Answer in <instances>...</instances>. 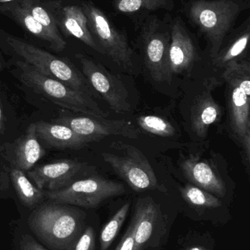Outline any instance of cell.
<instances>
[{"label": "cell", "instance_id": "cell-10", "mask_svg": "<svg viewBox=\"0 0 250 250\" xmlns=\"http://www.w3.org/2000/svg\"><path fill=\"white\" fill-rule=\"evenodd\" d=\"M136 222L135 250H162L168 236V220L150 197L139 198L133 213Z\"/></svg>", "mask_w": 250, "mask_h": 250}, {"label": "cell", "instance_id": "cell-12", "mask_svg": "<svg viewBox=\"0 0 250 250\" xmlns=\"http://www.w3.org/2000/svg\"><path fill=\"white\" fill-rule=\"evenodd\" d=\"M55 123L68 126L88 143L99 141L111 135L136 139L139 135V129L131 122L107 120L105 117L95 116L63 117L56 120Z\"/></svg>", "mask_w": 250, "mask_h": 250}, {"label": "cell", "instance_id": "cell-24", "mask_svg": "<svg viewBox=\"0 0 250 250\" xmlns=\"http://www.w3.org/2000/svg\"><path fill=\"white\" fill-rule=\"evenodd\" d=\"M0 11L7 13L9 16H11L29 33L48 42L53 50L58 52V48L53 38L47 33L44 28L19 4L17 1L2 4V6L0 7Z\"/></svg>", "mask_w": 250, "mask_h": 250}, {"label": "cell", "instance_id": "cell-22", "mask_svg": "<svg viewBox=\"0 0 250 250\" xmlns=\"http://www.w3.org/2000/svg\"><path fill=\"white\" fill-rule=\"evenodd\" d=\"M19 4L27 11L53 38L58 52L66 48L67 42L60 35L57 23L49 10L39 0H18Z\"/></svg>", "mask_w": 250, "mask_h": 250}, {"label": "cell", "instance_id": "cell-7", "mask_svg": "<svg viewBox=\"0 0 250 250\" xmlns=\"http://www.w3.org/2000/svg\"><path fill=\"white\" fill-rule=\"evenodd\" d=\"M6 41L23 62L38 73L57 79L72 89L92 97L89 82L72 63L15 37H8Z\"/></svg>", "mask_w": 250, "mask_h": 250}, {"label": "cell", "instance_id": "cell-8", "mask_svg": "<svg viewBox=\"0 0 250 250\" xmlns=\"http://www.w3.org/2000/svg\"><path fill=\"white\" fill-rule=\"evenodd\" d=\"M113 151L102 153V157L116 174L136 192L159 188L152 166L140 150L123 142H114Z\"/></svg>", "mask_w": 250, "mask_h": 250}, {"label": "cell", "instance_id": "cell-19", "mask_svg": "<svg viewBox=\"0 0 250 250\" xmlns=\"http://www.w3.org/2000/svg\"><path fill=\"white\" fill-rule=\"evenodd\" d=\"M35 124L38 138L53 148L77 150L88 144L66 125L42 121Z\"/></svg>", "mask_w": 250, "mask_h": 250}, {"label": "cell", "instance_id": "cell-9", "mask_svg": "<svg viewBox=\"0 0 250 250\" xmlns=\"http://www.w3.org/2000/svg\"><path fill=\"white\" fill-rule=\"evenodd\" d=\"M45 192L50 201L79 208H95L110 198L123 195L126 189L120 182L92 176L76 181L63 189Z\"/></svg>", "mask_w": 250, "mask_h": 250}, {"label": "cell", "instance_id": "cell-20", "mask_svg": "<svg viewBox=\"0 0 250 250\" xmlns=\"http://www.w3.org/2000/svg\"><path fill=\"white\" fill-rule=\"evenodd\" d=\"M221 107L214 101L209 92L198 97L191 111L192 129L200 138H205L208 128L221 119Z\"/></svg>", "mask_w": 250, "mask_h": 250}, {"label": "cell", "instance_id": "cell-23", "mask_svg": "<svg viewBox=\"0 0 250 250\" xmlns=\"http://www.w3.org/2000/svg\"><path fill=\"white\" fill-rule=\"evenodd\" d=\"M10 179L19 201L26 208L34 209L46 198V192L32 185L22 170L12 167Z\"/></svg>", "mask_w": 250, "mask_h": 250}, {"label": "cell", "instance_id": "cell-26", "mask_svg": "<svg viewBox=\"0 0 250 250\" xmlns=\"http://www.w3.org/2000/svg\"><path fill=\"white\" fill-rule=\"evenodd\" d=\"M130 206L129 202L122 206L103 227L100 233V250H107L110 248L118 235L123 223L126 221Z\"/></svg>", "mask_w": 250, "mask_h": 250}, {"label": "cell", "instance_id": "cell-31", "mask_svg": "<svg viewBox=\"0 0 250 250\" xmlns=\"http://www.w3.org/2000/svg\"><path fill=\"white\" fill-rule=\"evenodd\" d=\"M16 250H48L40 244L32 235L23 233L19 236Z\"/></svg>", "mask_w": 250, "mask_h": 250}, {"label": "cell", "instance_id": "cell-32", "mask_svg": "<svg viewBox=\"0 0 250 250\" xmlns=\"http://www.w3.org/2000/svg\"><path fill=\"white\" fill-rule=\"evenodd\" d=\"M4 126L2 111H1V107H0V135L2 134L3 131H4Z\"/></svg>", "mask_w": 250, "mask_h": 250}, {"label": "cell", "instance_id": "cell-3", "mask_svg": "<svg viewBox=\"0 0 250 250\" xmlns=\"http://www.w3.org/2000/svg\"><path fill=\"white\" fill-rule=\"evenodd\" d=\"M226 83L228 121L233 137L242 148L245 165L250 158V62L242 60L223 69Z\"/></svg>", "mask_w": 250, "mask_h": 250}, {"label": "cell", "instance_id": "cell-2", "mask_svg": "<svg viewBox=\"0 0 250 250\" xmlns=\"http://www.w3.org/2000/svg\"><path fill=\"white\" fill-rule=\"evenodd\" d=\"M86 218L79 207L48 200L32 209L27 224L48 250H73L86 227Z\"/></svg>", "mask_w": 250, "mask_h": 250}, {"label": "cell", "instance_id": "cell-30", "mask_svg": "<svg viewBox=\"0 0 250 250\" xmlns=\"http://www.w3.org/2000/svg\"><path fill=\"white\" fill-rule=\"evenodd\" d=\"M135 229H136V222L132 216L129 228L114 250H135Z\"/></svg>", "mask_w": 250, "mask_h": 250}, {"label": "cell", "instance_id": "cell-17", "mask_svg": "<svg viewBox=\"0 0 250 250\" xmlns=\"http://www.w3.org/2000/svg\"><path fill=\"white\" fill-rule=\"evenodd\" d=\"M114 13L126 16L139 28L148 16L159 10L170 13L174 10V0H110Z\"/></svg>", "mask_w": 250, "mask_h": 250}, {"label": "cell", "instance_id": "cell-13", "mask_svg": "<svg viewBox=\"0 0 250 250\" xmlns=\"http://www.w3.org/2000/svg\"><path fill=\"white\" fill-rule=\"evenodd\" d=\"M199 60L200 47L196 35L186 26L182 16H175L171 19L169 48L170 75L189 71Z\"/></svg>", "mask_w": 250, "mask_h": 250}, {"label": "cell", "instance_id": "cell-14", "mask_svg": "<svg viewBox=\"0 0 250 250\" xmlns=\"http://www.w3.org/2000/svg\"><path fill=\"white\" fill-rule=\"evenodd\" d=\"M86 164L73 160H61L43 165L28 172L27 176L37 188L45 191H56L67 188L83 171Z\"/></svg>", "mask_w": 250, "mask_h": 250}, {"label": "cell", "instance_id": "cell-21", "mask_svg": "<svg viewBox=\"0 0 250 250\" xmlns=\"http://www.w3.org/2000/svg\"><path fill=\"white\" fill-rule=\"evenodd\" d=\"M45 154L43 147L38 142L35 124L29 125L26 133L19 138L15 144L13 150L14 167L28 171L30 170Z\"/></svg>", "mask_w": 250, "mask_h": 250}, {"label": "cell", "instance_id": "cell-16", "mask_svg": "<svg viewBox=\"0 0 250 250\" xmlns=\"http://www.w3.org/2000/svg\"><path fill=\"white\" fill-rule=\"evenodd\" d=\"M182 169L192 185L217 196L224 198L226 187L221 176L206 160L191 157L182 163Z\"/></svg>", "mask_w": 250, "mask_h": 250}, {"label": "cell", "instance_id": "cell-25", "mask_svg": "<svg viewBox=\"0 0 250 250\" xmlns=\"http://www.w3.org/2000/svg\"><path fill=\"white\" fill-rule=\"evenodd\" d=\"M180 192L186 204L204 215L209 210L217 209L223 207L220 198L192 184L181 188Z\"/></svg>", "mask_w": 250, "mask_h": 250}, {"label": "cell", "instance_id": "cell-6", "mask_svg": "<svg viewBox=\"0 0 250 250\" xmlns=\"http://www.w3.org/2000/svg\"><path fill=\"white\" fill-rule=\"evenodd\" d=\"M81 6L88 18L90 29L105 55L123 70L133 73L136 68V54L129 45L126 32L119 29L92 1H82Z\"/></svg>", "mask_w": 250, "mask_h": 250}, {"label": "cell", "instance_id": "cell-1", "mask_svg": "<svg viewBox=\"0 0 250 250\" xmlns=\"http://www.w3.org/2000/svg\"><path fill=\"white\" fill-rule=\"evenodd\" d=\"M182 13L189 24L206 41L214 58L241 15L249 10L250 0H182Z\"/></svg>", "mask_w": 250, "mask_h": 250}, {"label": "cell", "instance_id": "cell-28", "mask_svg": "<svg viewBox=\"0 0 250 250\" xmlns=\"http://www.w3.org/2000/svg\"><path fill=\"white\" fill-rule=\"evenodd\" d=\"M139 126L146 132L161 137H171L176 129L167 120L154 115H143L137 118Z\"/></svg>", "mask_w": 250, "mask_h": 250}, {"label": "cell", "instance_id": "cell-29", "mask_svg": "<svg viewBox=\"0 0 250 250\" xmlns=\"http://www.w3.org/2000/svg\"><path fill=\"white\" fill-rule=\"evenodd\" d=\"M73 250H95V232L92 226H86Z\"/></svg>", "mask_w": 250, "mask_h": 250}, {"label": "cell", "instance_id": "cell-11", "mask_svg": "<svg viewBox=\"0 0 250 250\" xmlns=\"http://www.w3.org/2000/svg\"><path fill=\"white\" fill-rule=\"evenodd\" d=\"M76 57L82 65L84 76L110 108L120 114L129 112L132 106L129 92L122 81L86 56L77 54Z\"/></svg>", "mask_w": 250, "mask_h": 250}, {"label": "cell", "instance_id": "cell-4", "mask_svg": "<svg viewBox=\"0 0 250 250\" xmlns=\"http://www.w3.org/2000/svg\"><path fill=\"white\" fill-rule=\"evenodd\" d=\"M18 78L25 86L51 102L74 112L95 117H107L92 97L72 89L63 82L47 77L23 61L16 62Z\"/></svg>", "mask_w": 250, "mask_h": 250}, {"label": "cell", "instance_id": "cell-34", "mask_svg": "<svg viewBox=\"0 0 250 250\" xmlns=\"http://www.w3.org/2000/svg\"><path fill=\"white\" fill-rule=\"evenodd\" d=\"M1 69V57H0V70Z\"/></svg>", "mask_w": 250, "mask_h": 250}, {"label": "cell", "instance_id": "cell-15", "mask_svg": "<svg viewBox=\"0 0 250 250\" xmlns=\"http://www.w3.org/2000/svg\"><path fill=\"white\" fill-rule=\"evenodd\" d=\"M45 7L54 17L57 26L66 33L82 41L94 51L105 55L104 50L98 45L90 29L88 18L82 6H63L59 1L47 3Z\"/></svg>", "mask_w": 250, "mask_h": 250}, {"label": "cell", "instance_id": "cell-5", "mask_svg": "<svg viewBox=\"0 0 250 250\" xmlns=\"http://www.w3.org/2000/svg\"><path fill=\"white\" fill-rule=\"evenodd\" d=\"M171 16L164 19L157 15L148 16L136 32V46L153 79L164 82L171 78L169 70V48L171 38Z\"/></svg>", "mask_w": 250, "mask_h": 250}, {"label": "cell", "instance_id": "cell-27", "mask_svg": "<svg viewBox=\"0 0 250 250\" xmlns=\"http://www.w3.org/2000/svg\"><path fill=\"white\" fill-rule=\"evenodd\" d=\"M215 240L209 232L189 230L178 239L175 250H214Z\"/></svg>", "mask_w": 250, "mask_h": 250}, {"label": "cell", "instance_id": "cell-18", "mask_svg": "<svg viewBox=\"0 0 250 250\" xmlns=\"http://www.w3.org/2000/svg\"><path fill=\"white\" fill-rule=\"evenodd\" d=\"M250 18L234 29L225 41L218 54L212 59L216 67L224 69L229 63L244 60L249 51Z\"/></svg>", "mask_w": 250, "mask_h": 250}, {"label": "cell", "instance_id": "cell-33", "mask_svg": "<svg viewBox=\"0 0 250 250\" xmlns=\"http://www.w3.org/2000/svg\"><path fill=\"white\" fill-rule=\"evenodd\" d=\"M16 1H18V0H0V4H7V3L13 2Z\"/></svg>", "mask_w": 250, "mask_h": 250}]
</instances>
